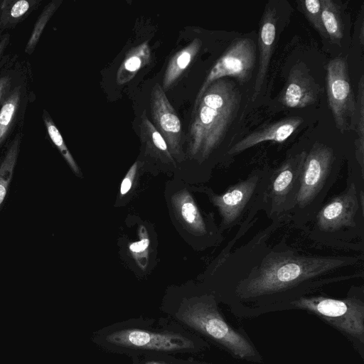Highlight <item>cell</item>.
<instances>
[{
    "instance_id": "cell-25",
    "label": "cell",
    "mask_w": 364,
    "mask_h": 364,
    "mask_svg": "<svg viewBox=\"0 0 364 364\" xmlns=\"http://www.w3.org/2000/svg\"><path fill=\"white\" fill-rule=\"evenodd\" d=\"M61 3V1H53L44 7L33 27L31 36L28 38L25 49L26 53L28 54L32 53L40 39L46 25L53 15V14L55 12V11L58 9Z\"/></svg>"
},
{
    "instance_id": "cell-8",
    "label": "cell",
    "mask_w": 364,
    "mask_h": 364,
    "mask_svg": "<svg viewBox=\"0 0 364 364\" xmlns=\"http://www.w3.org/2000/svg\"><path fill=\"white\" fill-rule=\"evenodd\" d=\"M306 155V149L290 153L277 168L271 171L262 209L269 220L289 214L293 209Z\"/></svg>"
},
{
    "instance_id": "cell-30",
    "label": "cell",
    "mask_w": 364,
    "mask_h": 364,
    "mask_svg": "<svg viewBox=\"0 0 364 364\" xmlns=\"http://www.w3.org/2000/svg\"><path fill=\"white\" fill-rule=\"evenodd\" d=\"M10 85V79L4 76L0 78V105L3 102L5 95L7 94Z\"/></svg>"
},
{
    "instance_id": "cell-29",
    "label": "cell",
    "mask_w": 364,
    "mask_h": 364,
    "mask_svg": "<svg viewBox=\"0 0 364 364\" xmlns=\"http://www.w3.org/2000/svg\"><path fill=\"white\" fill-rule=\"evenodd\" d=\"M137 163H134L123 178L120 186V195H126L132 188L136 173Z\"/></svg>"
},
{
    "instance_id": "cell-5",
    "label": "cell",
    "mask_w": 364,
    "mask_h": 364,
    "mask_svg": "<svg viewBox=\"0 0 364 364\" xmlns=\"http://www.w3.org/2000/svg\"><path fill=\"white\" fill-rule=\"evenodd\" d=\"M284 309H298L316 315L346 336L363 351L364 343V287L350 288L347 296L335 299L305 295L289 302Z\"/></svg>"
},
{
    "instance_id": "cell-4",
    "label": "cell",
    "mask_w": 364,
    "mask_h": 364,
    "mask_svg": "<svg viewBox=\"0 0 364 364\" xmlns=\"http://www.w3.org/2000/svg\"><path fill=\"white\" fill-rule=\"evenodd\" d=\"M306 150L299 193L289 214L294 225L300 230L324 203L341 168V158L332 146L316 141Z\"/></svg>"
},
{
    "instance_id": "cell-11",
    "label": "cell",
    "mask_w": 364,
    "mask_h": 364,
    "mask_svg": "<svg viewBox=\"0 0 364 364\" xmlns=\"http://www.w3.org/2000/svg\"><path fill=\"white\" fill-rule=\"evenodd\" d=\"M255 61V50L251 39L240 38L234 41L208 73L196 95L194 106L215 80L234 77L242 82L247 81L251 77Z\"/></svg>"
},
{
    "instance_id": "cell-19",
    "label": "cell",
    "mask_w": 364,
    "mask_h": 364,
    "mask_svg": "<svg viewBox=\"0 0 364 364\" xmlns=\"http://www.w3.org/2000/svg\"><path fill=\"white\" fill-rule=\"evenodd\" d=\"M357 138L354 141L353 161L364 172V76L358 82L356 97L355 127Z\"/></svg>"
},
{
    "instance_id": "cell-14",
    "label": "cell",
    "mask_w": 364,
    "mask_h": 364,
    "mask_svg": "<svg viewBox=\"0 0 364 364\" xmlns=\"http://www.w3.org/2000/svg\"><path fill=\"white\" fill-rule=\"evenodd\" d=\"M320 93V86L307 70L295 65L289 72L281 101L287 107L303 108L314 104Z\"/></svg>"
},
{
    "instance_id": "cell-31",
    "label": "cell",
    "mask_w": 364,
    "mask_h": 364,
    "mask_svg": "<svg viewBox=\"0 0 364 364\" xmlns=\"http://www.w3.org/2000/svg\"><path fill=\"white\" fill-rule=\"evenodd\" d=\"M8 41H9V37L7 36H4L0 41V59L1 58V55L4 51L6 46H7Z\"/></svg>"
},
{
    "instance_id": "cell-21",
    "label": "cell",
    "mask_w": 364,
    "mask_h": 364,
    "mask_svg": "<svg viewBox=\"0 0 364 364\" xmlns=\"http://www.w3.org/2000/svg\"><path fill=\"white\" fill-rule=\"evenodd\" d=\"M21 138L16 135L0 165V207L6 197L16 166Z\"/></svg>"
},
{
    "instance_id": "cell-27",
    "label": "cell",
    "mask_w": 364,
    "mask_h": 364,
    "mask_svg": "<svg viewBox=\"0 0 364 364\" xmlns=\"http://www.w3.org/2000/svg\"><path fill=\"white\" fill-rule=\"evenodd\" d=\"M32 1L20 0L16 1H6L3 2V14L7 21L18 20L23 17L31 7Z\"/></svg>"
},
{
    "instance_id": "cell-15",
    "label": "cell",
    "mask_w": 364,
    "mask_h": 364,
    "mask_svg": "<svg viewBox=\"0 0 364 364\" xmlns=\"http://www.w3.org/2000/svg\"><path fill=\"white\" fill-rule=\"evenodd\" d=\"M303 122L304 119L300 117H291L269 124L236 142L226 151V154L228 156H235L265 141L282 143L286 141Z\"/></svg>"
},
{
    "instance_id": "cell-13",
    "label": "cell",
    "mask_w": 364,
    "mask_h": 364,
    "mask_svg": "<svg viewBox=\"0 0 364 364\" xmlns=\"http://www.w3.org/2000/svg\"><path fill=\"white\" fill-rule=\"evenodd\" d=\"M172 204L181 223L194 235L205 240L207 245H218L223 240V234L213 218L204 217L194 199L186 190L175 193Z\"/></svg>"
},
{
    "instance_id": "cell-17",
    "label": "cell",
    "mask_w": 364,
    "mask_h": 364,
    "mask_svg": "<svg viewBox=\"0 0 364 364\" xmlns=\"http://www.w3.org/2000/svg\"><path fill=\"white\" fill-rule=\"evenodd\" d=\"M201 45L199 38H194L170 59L163 77V90L168 89L179 78L199 52Z\"/></svg>"
},
{
    "instance_id": "cell-9",
    "label": "cell",
    "mask_w": 364,
    "mask_h": 364,
    "mask_svg": "<svg viewBox=\"0 0 364 364\" xmlns=\"http://www.w3.org/2000/svg\"><path fill=\"white\" fill-rule=\"evenodd\" d=\"M326 87L328 106L337 129L342 134L355 130L356 99L350 85L348 64L343 58L328 62Z\"/></svg>"
},
{
    "instance_id": "cell-20",
    "label": "cell",
    "mask_w": 364,
    "mask_h": 364,
    "mask_svg": "<svg viewBox=\"0 0 364 364\" xmlns=\"http://www.w3.org/2000/svg\"><path fill=\"white\" fill-rule=\"evenodd\" d=\"M321 19L328 37L338 44L343 37V23L339 6L333 0H321Z\"/></svg>"
},
{
    "instance_id": "cell-1",
    "label": "cell",
    "mask_w": 364,
    "mask_h": 364,
    "mask_svg": "<svg viewBox=\"0 0 364 364\" xmlns=\"http://www.w3.org/2000/svg\"><path fill=\"white\" fill-rule=\"evenodd\" d=\"M258 213L240 225L211 271L216 292L233 307L284 309L326 285L363 278L364 253L325 252L289 214L253 232Z\"/></svg>"
},
{
    "instance_id": "cell-7",
    "label": "cell",
    "mask_w": 364,
    "mask_h": 364,
    "mask_svg": "<svg viewBox=\"0 0 364 364\" xmlns=\"http://www.w3.org/2000/svg\"><path fill=\"white\" fill-rule=\"evenodd\" d=\"M271 171L267 167L254 169L221 193L207 190L220 216L219 229L222 232L240 225L250 213L262 210Z\"/></svg>"
},
{
    "instance_id": "cell-3",
    "label": "cell",
    "mask_w": 364,
    "mask_h": 364,
    "mask_svg": "<svg viewBox=\"0 0 364 364\" xmlns=\"http://www.w3.org/2000/svg\"><path fill=\"white\" fill-rule=\"evenodd\" d=\"M241 93L225 77L213 82L193 106L188 129V152L201 161L220 146L240 109Z\"/></svg>"
},
{
    "instance_id": "cell-26",
    "label": "cell",
    "mask_w": 364,
    "mask_h": 364,
    "mask_svg": "<svg viewBox=\"0 0 364 364\" xmlns=\"http://www.w3.org/2000/svg\"><path fill=\"white\" fill-rule=\"evenodd\" d=\"M304 14L314 28L324 38H328L321 19V0L299 1Z\"/></svg>"
},
{
    "instance_id": "cell-2",
    "label": "cell",
    "mask_w": 364,
    "mask_h": 364,
    "mask_svg": "<svg viewBox=\"0 0 364 364\" xmlns=\"http://www.w3.org/2000/svg\"><path fill=\"white\" fill-rule=\"evenodd\" d=\"M301 230L318 245L364 253V181L348 174L344 189L323 203Z\"/></svg>"
},
{
    "instance_id": "cell-24",
    "label": "cell",
    "mask_w": 364,
    "mask_h": 364,
    "mask_svg": "<svg viewBox=\"0 0 364 364\" xmlns=\"http://www.w3.org/2000/svg\"><path fill=\"white\" fill-rule=\"evenodd\" d=\"M43 119L50 139L58 148L73 171L75 174L80 175L79 167L66 146L61 134L53 122L52 119L45 110L43 114Z\"/></svg>"
},
{
    "instance_id": "cell-28",
    "label": "cell",
    "mask_w": 364,
    "mask_h": 364,
    "mask_svg": "<svg viewBox=\"0 0 364 364\" xmlns=\"http://www.w3.org/2000/svg\"><path fill=\"white\" fill-rule=\"evenodd\" d=\"M144 232V235L141 236L140 240L133 242L129 245V249L131 252L134 255L135 258L139 256L145 257V253L149 245V239L148 235Z\"/></svg>"
},
{
    "instance_id": "cell-22",
    "label": "cell",
    "mask_w": 364,
    "mask_h": 364,
    "mask_svg": "<svg viewBox=\"0 0 364 364\" xmlns=\"http://www.w3.org/2000/svg\"><path fill=\"white\" fill-rule=\"evenodd\" d=\"M20 87H16L9 97L3 102L0 109V144L6 139L14 120L20 103Z\"/></svg>"
},
{
    "instance_id": "cell-18",
    "label": "cell",
    "mask_w": 364,
    "mask_h": 364,
    "mask_svg": "<svg viewBox=\"0 0 364 364\" xmlns=\"http://www.w3.org/2000/svg\"><path fill=\"white\" fill-rule=\"evenodd\" d=\"M150 59L151 50L146 41L129 50L117 72V82L124 85L130 81Z\"/></svg>"
},
{
    "instance_id": "cell-16",
    "label": "cell",
    "mask_w": 364,
    "mask_h": 364,
    "mask_svg": "<svg viewBox=\"0 0 364 364\" xmlns=\"http://www.w3.org/2000/svg\"><path fill=\"white\" fill-rule=\"evenodd\" d=\"M277 21L275 9L267 6L261 18L259 26L258 40L259 62L252 97V101L259 94L268 70L275 41Z\"/></svg>"
},
{
    "instance_id": "cell-23",
    "label": "cell",
    "mask_w": 364,
    "mask_h": 364,
    "mask_svg": "<svg viewBox=\"0 0 364 364\" xmlns=\"http://www.w3.org/2000/svg\"><path fill=\"white\" fill-rule=\"evenodd\" d=\"M140 130L141 137L146 144L164 154L168 159H172L164 138L150 122L146 114V110H144L141 116Z\"/></svg>"
},
{
    "instance_id": "cell-32",
    "label": "cell",
    "mask_w": 364,
    "mask_h": 364,
    "mask_svg": "<svg viewBox=\"0 0 364 364\" xmlns=\"http://www.w3.org/2000/svg\"><path fill=\"white\" fill-rule=\"evenodd\" d=\"M144 364H166V363L164 362H161V361L155 360H148L145 362Z\"/></svg>"
},
{
    "instance_id": "cell-12",
    "label": "cell",
    "mask_w": 364,
    "mask_h": 364,
    "mask_svg": "<svg viewBox=\"0 0 364 364\" xmlns=\"http://www.w3.org/2000/svg\"><path fill=\"white\" fill-rule=\"evenodd\" d=\"M150 107L152 124L164 138L170 153L180 155L182 152L181 123L159 83L152 88Z\"/></svg>"
},
{
    "instance_id": "cell-10",
    "label": "cell",
    "mask_w": 364,
    "mask_h": 364,
    "mask_svg": "<svg viewBox=\"0 0 364 364\" xmlns=\"http://www.w3.org/2000/svg\"><path fill=\"white\" fill-rule=\"evenodd\" d=\"M107 345L126 350L156 353H176L194 349L193 341L181 333L123 328L105 337Z\"/></svg>"
},
{
    "instance_id": "cell-6",
    "label": "cell",
    "mask_w": 364,
    "mask_h": 364,
    "mask_svg": "<svg viewBox=\"0 0 364 364\" xmlns=\"http://www.w3.org/2000/svg\"><path fill=\"white\" fill-rule=\"evenodd\" d=\"M177 317L235 358L252 361L260 360L261 357L250 340L222 317L213 296H204L188 303L178 312Z\"/></svg>"
}]
</instances>
